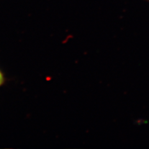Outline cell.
Instances as JSON below:
<instances>
[{
    "mask_svg": "<svg viewBox=\"0 0 149 149\" xmlns=\"http://www.w3.org/2000/svg\"><path fill=\"white\" fill-rule=\"evenodd\" d=\"M4 80V78L3 74V73H1V72L0 71V86H1V85H2V84L3 83Z\"/></svg>",
    "mask_w": 149,
    "mask_h": 149,
    "instance_id": "cell-1",
    "label": "cell"
}]
</instances>
